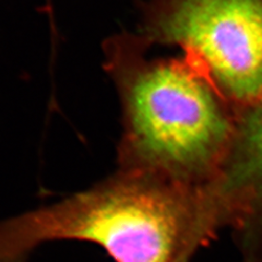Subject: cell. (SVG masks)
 Wrapping results in <instances>:
<instances>
[{"instance_id":"2","label":"cell","mask_w":262,"mask_h":262,"mask_svg":"<svg viewBox=\"0 0 262 262\" xmlns=\"http://www.w3.org/2000/svg\"><path fill=\"white\" fill-rule=\"evenodd\" d=\"M196 217L189 196L165 180L121 170L60 202L0 221V259H26L40 244L100 245L116 262H188Z\"/></svg>"},{"instance_id":"5","label":"cell","mask_w":262,"mask_h":262,"mask_svg":"<svg viewBox=\"0 0 262 262\" xmlns=\"http://www.w3.org/2000/svg\"><path fill=\"white\" fill-rule=\"evenodd\" d=\"M24 259H18V260H10V259H0V262H23Z\"/></svg>"},{"instance_id":"4","label":"cell","mask_w":262,"mask_h":262,"mask_svg":"<svg viewBox=\"0 0 262 262\" xmlns=\"http://www.w3.org/2000/svg\"><path fill=\"white\" fill-rule=\"evenodd\" d=\"M206 191L220 228L233 229L246 262H262V95L237 113L231 147Z\"/></svg>"},{"instance_id":"3","label":"cell","mask_w":262,"mask_h":262,"mask_svg":"<svg viewBox=\"0 0 262 262\" xmlns=\"http://www.w3.org/2000/svg\"><path fill=\"white\" fill-rule=\"evenodd\" d=\"M137 35L193 57L237 113L262 95V0H147Z\"/></svg>"},{"instance_id":"1","label":"cell","mask_w":262,"mask_h":262,"mask_svg":"<svg viewBox=\"0 0 262 262\" xmlns=\"http://www.w3.org/2000/svg\"><path fill=\"white\" fill-rule=\"evenodd\" d=\"M149 49L129 33L104 45L122 110L119 169L207 187L231 147L237 111L193 57L147 58Z\"/></svg>"}]
</instances>
